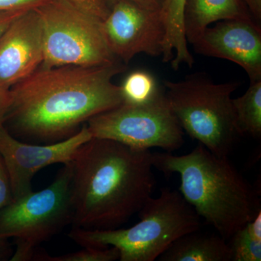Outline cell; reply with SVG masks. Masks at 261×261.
Masks as SVG:
<instances>
[{
	"mask_svg": "<svg viewBox=\"0 0 261 261\" xmlns=\"http://www.w3.org/2000/svg\"><path fill=\"white\" fill-rule=\"evenodd\" d=\"M132 227L114 229L72 228L68 237L84 247H116L121 261H154L180 237L200 227L198 215L176 190L164 188L140 211Z\"/></svg>",
	"mask_w": 261,
	"mask_h": 261,
	"instance_id": "obj_4",
	"label": "cell"
},
{
	"mask_svg": "<svg viewBox=\"0 0 261 261\" xmlns=\"http://www.w3.org/2000/svg\"><path fill=\"white\" fill-rule=\"evenodd\" d=\"M237 125L242 135H261V80L250 82L241 97L232 99Z\"/></svg>",
	"mask_w": 261,
	"mask_h": 261,
	"instance_id": "obj_16",
	"label": "cell"
},
{
	"mask_svg": "<svg viewBox=\"0 0 261 261\" xmlns=\"http://www.w3.org/2000/svg\"><path fill=\"white\" fill-rule=\"evenodd\" d=\"M43 60L42 23L35 9L28 10L0 39V87L10 89L34 73Z\"/></svg>",
	"mask_w": 261,
	"mask_h": 261,
	"instance_id": "obj_12",
	"label": "cell"
},
{
	"mask_svg": "<svg viewBox=\"0 0 261 261\" xmlns=\"http://www.w3.org/2000/svg\"><path fill=\"white\" fill-rule=\"evenodd\" d=\"M171 109L182 129L211 152L228 156L241 136L233 112L238 81L215 83L205 73L178 82H163Z\"/></svg>",
	"mask_w": 261,
	"mask_h": 261,
	"instance_id": "obj_5",
	"label": "cell"
},
{
	"mask_svg": "<svg viewBox=\"0 0 261 261\" xmlns=\"http://www.w3.org/2000/svg\"><path fill=\"white\" fill-rule=\"evenodd\" d=\"M252 18L257 22L261 20V0H243Z\"/></svg>",
	"mask_w": 261,
	"mask_h": 261,
	"instance_id": "obj_26",
	"label": "cell"
},
{
	"mask_svg": "<svg viewBox=\"0 0 261 261\" xmlns=\"http://www.w3.org/2000/svg\"><path fill=\"white\" fill-rule=\"evenodd\" d=\"M102 31L113 56L124 63L140 53L162 56L165 29L157 10L129 0H118L102 20Z\"/></svg>",
	"mask_w": 261,
	"mask_h": 261,
	"instance_id": "obj_9",
	"label": "cell"
},
{
	"mask_svg": "<svg viewBox=\"0 0 261 261\" xmlns=\"http://www.w3.org/2000/svg\"><path fill=\"white\" fill-rule=\"evenodd\" d=\"M6 241V240L0 239V260L6 257L7 254H8V245H7Z\"/></svg>",
	"mask_w": 261,
	"mask_h": 261,
	"instance_id": "obj_27",
	"label": "cell"
},
{
	"mask_svg": "<svg viewBox=\"0 0 261 261\" xmlns=\"http://www.w3.org/2000/svg\"><path fill=\"white\" fill-rule=\"evenodd\" d=\"M32 260L41 261H113L119 260V252L116 247L106 248L84 247V250L60 256H51L47 253H34Z\"/></svg>",
	"mask_w": 261,
	"mask_h": 261,
	"instance_id": "obj_19",
	"label": "cell"
},
{
	"mask_svg": "<svg viewBox=\"0 0 261 261\" xmlns=\"http://www.w3.org/2000/svg\"><path fill=\"white\" fill-rule=\"evenodd\" d=\"M31 10V9H30ZM28 10H3L0 11V39L11 24Z\"/></svg>",
	"mask_w": 261,
	"mask_h": 261,
	"instance_id": "obj_23",
	"label": "cell"
},
{
	"mask_svg": "<svg viewBox=\"0 0 261 261\" xmlns=\"http://www.w3.org/2000/svg\"><path fill=\"white\" fill-rule=\"evenodd\" d=\"M125 70L118 61L98 66L38 68L10 89L5 122L23 140L46 144L64 140L84 122L123 104L113 79Z\"/></svg>",
	"mask_w": 261,
	"mask_h": 261,
	"instance_id": "obj_1",
	"label": "cell"
},
{
	"mask_svg": "<svg viewBox=\"0 0 261 261\" xmlns=\"http://www.w3.org/2000/svg\"><path fill=\"white\" fill-rule=\"evenodd\" d=\"M229 244L233 261L261 260V211L238 230Z\"/></svg>",
	"mask_w": 261,
	"mask_h": 261,
	"instance_id": "obj_17",
	"label": "cell"
},
{
	"mask_svg": "<svg viewBox=\"0 0 261 261\" xmlns=\"http://www.w3.org/2000/svg\"><path fill=\"white\" fill-rule=\"evenodd\" d=\"M161 261H230L229 244L220 235L199 233L198 230L180 237L162 255Z\"/></svg>",
	"mask_w": 261,
	"mask_h": 261,
	"instance_id": "obj_15",
	"label": "cell"
},
{
	"mask_svg": "<svg viewBox=\"0 0 261 261\" xmlns=\"http://www.w3.org/2000/svg\"><path fill=\"white\" fill-rule=\"evenodd\" d=\"M92 138L85 125L64 140L33 145L13 137L4 125L0 126V155L9 176L13 200L33 191V178L41 169L56 163L68 164L81 146Z\"/></svg>",
	"mask_w": 261,
	"mask_h": 261,
	"instance_id": "obj_10",
	"label": "cell"
},
{
	"mask_svg": "<svg viewBox=\"0 0 261 261\" xmlns=\"http://www.w3.org/2000/svg\"><path fill=\"white\" fill-rule=\"evenodd\" d=\"M42 23L44 60L41 68L98 66L116 61L102 31V20L66 0L34 8Z\"/></svg>",
	"mask_w": 261,
	"mask_h": 261,
	"instance_id": "obj_7",
	"label": "cell"
},
{
	"mask_svg": "<svg viewBox=\"0 0 261 261\" xmlns=\"http://www.w3.org/2000/svg\"><path fill=\"white\" fill-rule=\"evenodd\" d=\"M70 163L73 228L114 229L152 197L155 181L149 149L92 138Z\"/></svg>",
	"mask_w": 261,
	"mask_h": 261,
	"instance_id": "obj_2",
	"label": "cell"
},
{
	"mask_svg": "<svg viewBox=\"0 0 261 261\" xmlns=\"http://www.w3.org/2000/svg\"><path fill=\"white\" fill-rule=\"evenodd\" d=\"M13 200L11 185L4 161L0 155V210Z\"/></svg>",
	"mask_w": 261,
	"mask_h": 261,
	"instance_id": "obj_21",
	"label": "cell"
},
{
	"mask_svg": "<svg viewBox=\"0 0 261 261\" xmlns=\"http://www.w3.org/2000/svg\"><path fill=\"white\" fill-rule=\"evenodd\" d=\"M103 1L109 8H111V5L118 0H103ZM129 1L134 2L147 9L160 11L164 0H129Z\"/></svg>",
	"mask_w": 261,
	"mask_h": 261,
	"instance_id": "obj_25",
	"label": "cell"
},
{
	"mask_svg": "<svg viewBox=\"0 0 261 261\" xmlns=\"http://www.w3.org/2000/svg\"><path fill=\"white\" fill-rule=\"evenodd\" d=\"M152 161L163 172L179 175L182 197L225 240L258 211L252 189L228 156L214 154L200 144L183 155L152 153Z\"/></svg>",
	"mask_w": 261,
	"mask_h": 261,
	"instance_id": "obj_3",
	"label": "cell"
},
{
	"mask_svg": "<svg viewBox=\"0 0 261 261\" xmlns=\"http://www.w3.org/2000/svg\"><path fill=\"white\" fill-rule=\"evenodd\" d=\"M87 126L93 138L116 141L135 149L159 147L170 152L184 144V130L161 89L148 102L123 103L92 117Z\"/></svg>",
	"mask_w": 261,
	"mask_h": 261,
	"instance_id": "obj_8",
	"label": "cell"
},
{
	"mask_svg": "<svg viewBox=\"0 0 261 261\" xmlns=\"http://www.w3.org/2000/svg\"><path fill=\"white\" fill-rule=\"evenodd\" d=\"M10 105V89L0 87V126H3Z\"/></svg>",
	"mask_w": 261,
	"mask_h": 261,
	"instance_id": "obj_24",
	"label": "cell"
},
{
	"mask_svg": "<svg viewBox=\"0 0 261 261\" xmlns=\"http://www.w3.org/2000/svg\"><path fill=\"white\" fill-rule=\"evenodd\" d=\"M119 87L123 103L127 105L145 104L161 91L153 75L143 70L130 73Z\"/></svg>",
	"mask_w": 261,
	"mask_h": 261,
	"instance_id": "obj_18",
	"label": "cell"
},
{
	"mask_svg": "<svg viewBox=\"0 0 261 261\" xmlns=\"http://www.w3.org/2000/svg\"><path fill=\"white\" fill-rule=\"evenodd\" d=\"M232 19H253L243 0H187L185 29L188 44L211 23Z\"/></svg>",
	"mask_w": 261,
	"mask_h": 261,
	"instance_id": "obj_13",
	"label": "cell"
},
{
	"mask_svg": "<svg viewBox=\"0 0 261 261\" xmlns=\"http://www.w3.org/2000/svg\"><path fill=\"white\" fill-rule=\"evenodd\" d=\"M192 45L199 55L240 65L250 82L261 80V29L253 19L217 22L206 28Z\"/></svg>",
	"mask_w": 261,
	"mask_h": 261,
	"instance_id": "obj_11",
	"label": "cell"
},
{
	"mask_svg": "<svg viewBox=\"0 0 261 261\" xmlns=\"http://www.w3.org/2000/svg\"><path fill=\"white\" fill-rule=\"evenodd\" d=\"M71 177L68 163L47 188L14 199L0 210V239L13 238L16 245L10 260H32L38 245L71 224Z\"/></svg>",
	"mask_w": 261,
	"mask_h": 261,
	"instance_id": "obj_6",
	"label": "cell"
},
{
	"mask_svg": "<svg viewBox=\"0 0 261 261\" xmlns=\"http://www.w3.org/2000/svg\"><path fill=\"white\" fill-rule=\"evenodd\" d=\"M187 0H164L160 15L164 25L162 58L164 63H171L174 70L182 65L192 68L195 63L189 50L185 29V9Z\"/></svg>",
	"mask_w": 261,
	"mask_h": 261,
	"instance_id": "obj_14",
	"label": "cell"
},
{
	"mask_svg": "<svg viewBox=\"0 0 261 261\" xmlns=\"http://www.w3.org/2000/svg\"><path fill=\"white\" fill-rule=\"evenodd\" d=\"M49 1L51 0H0V11L34 9Z\"/></svg>",
	"mask_w": 261,
	"mask_h": 261,
	"instance_id": "obj_22",
	"label": "cell"
},
{
	"mask_svg": "<svg viewBox=\"0 0 261 261\" xmlns=\"http://www.w3.org/2000/svg\"><path fill=\"white\" fill-rule=\"evenodd\" d=\"M76 8L104 20L110 13V8L103 0H66Z\"/></svg>",
	"mask_w": 261,
	"mask_h": 261,
	"instance_id": "obj_20",
	"label": "cell"
}]
</instances>
